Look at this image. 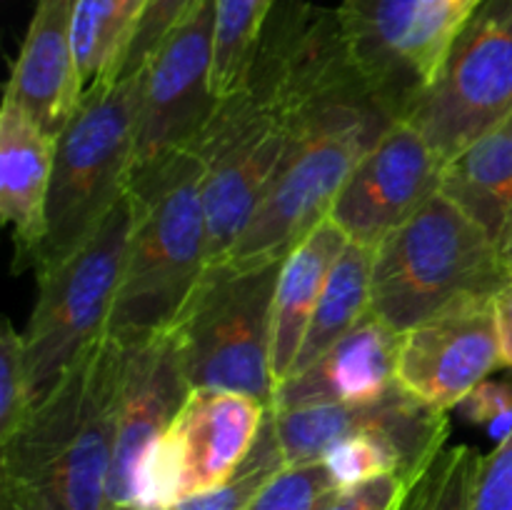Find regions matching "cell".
<instances>
[{"mask_svg":"<svg viewBox=\"0 0 512 510\" xmlns=\"http://www.w3.org/2000/svg\"><path fill=\"white\" fill-rule=\"evenodd\" d=\"M128 350L90 345L0 443V503L13 510H113L108 500Z\"/></svg>","mask_w":512,"mask_h":510,"instance_id":"cell-1","label":"cell"},{"mask_svg":"<svg viewBox=\"0 0 512 510\" xmlns=\"http://www.w3.org/2000/svg\"><path fill=\"white\" fill-rule=\"evenodd\" d=\"M295 98L278 33L265 23L243 83L220 98L213 118L190 145L203 165L208 265L220 263L253 218L278 173L293 130Z\"/></svg>","mask_w":512,"mask_h":510,"instance_id":"cell-2","label":"cell"},{"mask_svg":"<svg viewBox=\"0 0 512 510\" xmlns=\"http://www.w3.org/2000/svg\"><path fill=\"white\" fill-rule=\"evenodd\" d=\"M203 165L190 150L130 180L133 233L108 335L123 345L168 330L208 268Z\"/></svg>","mask_w":512,"mask_h":510,"instance_id":"cell-3","label":"cell"},{"mask_svg":"<svg viewBox=\"0 0 512 510\" xmlns=\"http://www.w3.org/2000/svg\"><path fill=\"white\" fill-rule=\"evenodd\" d=\"M393 123L373 93L330 100L303 113L278 173L225 260L258 265L288 258L330 218L345 180Z\"/></svg>","mask_w":512,"mask_h":510,"instance_id":"cell-4","label":"cell"},{"mask_svg":"<svg viewBox=\"0 0 512 510\" xmlns=\"http://www.w3.org/2000/svg\"><path fill=\"white\" fill-rule=\"evenodd\" d=\"M512 280L500 243L445 193L385 235L373 255V310L395 330L480 298Z\"/></svg>","mask_w":512,"mask_h":510,"instance_id":"cell-5","label":"cell"},{"mask_svg":"<svg viewBox=\"0 0 512 510\" xmlns=\"http://www.w3.org/2000/svg\"><path fill=\"white\" fill-rule=\"evenodd\" d=\"M283 260L210 263L168 333L190 390H230L273 408V298Z\"/></svg>","mask_w":512,"mask_h":510,"instance_id":"cell-6","label":"cell"},{"mask_svg":"<svg viewBox=\"0 0 512 510\" xmlns=\"http://www.w3.org/2000/svg\"><path fill=\"white\" fill-rule=\"evenodd\" d=\"M140 85L138 73L90 88L55 140L48 228L30 268L35 275L73 255L130 193Z\"/></svg>","mask_w":512,"mask_h":510,"instance_id":"cell-7","label":"cell"},{"mask_svg":"<svg viewBox=\"0 0 512 510\" xmlns=\"http://www.w3.org/2000/svg\"><path fill=\"white\" fill-rule=\"evenodd\" d=\"M133 218V195L128 193L73 255L35 275L38 300L23 330L33 405L63 380L90 345L108 335Z\"/></svg>","mask_w":512,"mask_h":510,"instance_id":"cell-8","label":"cell"},{"mask_svg":"<svg viewBox=\"0 0 512 510\" xmlns=\"http://www.w3.org/2000/svg\"><path fill=\"white\" fill-rule=\"evenodd\" d=\"M480 0H343L338 8L350 55L395 120L433 88L455 35Z\"/></svg>","mask_w":512,"mask_h":510,"instance_id":"cell-9","label":"cell"},{"mask_svg":"<svg viewBox=\"0 0 512 510\" xmlns=\"http://www.w3.org/2000/svg\"><path fill=\"white\" fill-rule=\"evenodd\" d=\"M512 113V0H480L408 123L448 163Z\"/></svg>","mask_w":512,"mask_h":510,"instance_id":"cell-10","label":"cell"},{"mask_svg":"<svg viewBox=\"0 0 512 510\" xmlns=\"http://www.w3.org/2000/svg\"><path fill=\"white\" fill-rule=\"evenodd\" d=\"M270 405L230 390H193L150 448L130 510H173L223 485L248 458Z\"/></svg>","mask_w":512,"mask_h":510,"instance_id":"cell-11","label":"cell"},{"mask_svg":"<svg viewBox=\"0 0 512 510\" xmlns=\"http://www.w3.org/2000/svg\"><path fill=\"white\" fill-rule=\"evenodd\" d=\"M215 0H203L140 70L138 123L130 180L190 150L220 98L213 90Z\"/></svg>","mask_w":512,"mask_h":510,"instance_id":"cell-12","label":"cell"},{"mask_svg":"<svg viewBox=\"0 0 512 510\" xmlns=\"http://www.w3.org/2000/svg\"><path fill=\"white\" fill-rule=\"evenodd\" d=\"M273 423L288 465L323 460L343 438L360 430H380L398 448L408 483L428 468L450 435L448 410L425 403L400 383L368 403H315L273 410Z\"/></svg>","mask_w":512,"mask_h":510,"instance_id":"cell-13","label":"cell"},{"mask_svg":"<svg viewBox=\"0 0 512 510\" xmlns=\"http://www.w3.org/2000/svg\"><path fill=\"white\" fill-rule=\"evenodd\" d=\"M445 160L408 120H395L345 180L330 220L360 245H375L443 193Z\"/></svg>","mask_w":512,"mask_h":510,"instance_id":"cell-14","label":"cell"},{"mask_svg":"<svg viewBox=\"0 0 512 510\" xmlns=\"http://www.w3.org/2000/svg\"><path fill=\"white\" fill-rule=\"evenodd\" d=\"M503 365L495 298H480L405 330L398 383L425 403L450 410Z\"/></svg>","mask_w":512,"mask_h":510,"instance_id":"cell-15","label":"cell"},{"mask_svg":"<svg viewBox=\"0 0 512 510\" xmlns=\"http://www.w3.org/2000/svg\"><path fill=\"white\" fill-rule=\"evenodd\" d=\"M125 378L118 410V443L110 473V508H133L135 485L158 443L193 393L168 330L125 345Z\"/></svg>","mask_w":512,"mask_h":510,"instance_id":"cell-16","label":"cell"},{"mask_svg":"<svg viewBox=\"0 0 512 510\" xmlns=\"http://www.w3.org/2000/svg\"><path fill=\"white\" fill-rule=\"evenodd\" d=\"M403 333L370 310L313 365L275 385L273 410L315 403H368L398 385Z\"/></svg>","mask_w":512,"mask_h":510,"instance_id":"cell-17","label":"cell"},{"mask_svg":"<svg viewBox=\"0 0 512 510\" xmlns=\"http://www.w3.org/2000/svg\"><path fill=\"white\" fill-rule=\"evenodd\" d=\"M75 0H38L20 53L10 70L5 98L23 105L58 138L85 98L73 45Z\"/></svg>","mask_w":512,"mask_h":510,"instance_id":"cell-18","label":"cell"},{"mask_svg":"<svg viewBox=\"0 0 512 510\" xmlns=\"http://www.w3.org/2000/svg\"><path fill=\"white\" fill-rule=\"evenodd\" d=\"M50 135L23 105L5 98L0 105V215L15 240L13 270L33 268L48 228V195L55 163Z\"/></svg>","mask_w":512,"mask_h":510,"instance_id":"cell-19","label":"cell"},{"mask_svg":"<svg viewBox=\"0 0 512 510\" xmlns=\"http://www.w3.org/2000/svg\"><path fill=\"white\" fill-rule=\"evenodd\" d=\"M348 235L333 223H320L283 260L273 298V378L283 383L293 370L330 270L343 255Z\"/></svg>","mask_w":512,"mask_h":510,"instance_id":"cell-20","label":"cell"},{"mask_svg":"<svg viewBox=\"0 0 512 510\" xmlns=\"http://www.w3.org/2000/svg\"><path fill=\"white\" fill-rule=\"evenodd\" d=\"M443 193L500 243L512 210V113L445 163Z\"/></svg>","mask_w":512,"mask_h":510,"instance_id":"cell-21","label":"cell"},{"mask_svg":"<svg viewBox=\"0 0 512 510\" xmlns=\"http://www.w3.org/2000/svg\"><path fill=\"white\" fill-rule=\"evenodd\" d=\"M373 255L375 248L350 240L330 270L320 303L305 333L290 375L313 365L373 310ZM288 375V378H290Z\"/></svg>","mask_w":512,"mask_h":510,"instance_id":"cell-22","label":"cell"},{"mask_svg":"<svg viewBox=\"0 0 512 510\" xmlns=\"http://www.w3.org/2000/svg\"><path fill=\"white\" fill-rule=\"evenodd\" d=\"M148 0H75L73 45L85 93L120 78Z\"/></svg>","mask_w":512,"mask_h":510,"instance_id":"cell-23","label":"cell"},{"mask_svg":"<svg viewBox=\"0 0 512 510\" xmlns=\"http://www.w3.org/2000/svg\"><path fill=\"white\" fill-rule=\"evenodd\" d=\"M275 3L278 0H215L213 90L218 98L243 83Z\"/></svg>","mask_w":512,"mask_h":510,"instance_id":"cell-24","label":"cell"},{"mask_svg":"<svg viewBox=\"0 0 512 510\" xmlns=\"http://www.w3.org/2000/svg\"><path fill=\"white\" fill-rule=\"evenodd\" d=\"M480 458L470 445H445L410 483L400 510H470Z\"/></svg>","mask_w":512,"mask_h":510,"instance_id":"cell-25","label":"cell"},{"mask_svg":"<svg viewBox=\"0 0 512 510\" xmlns=\"http://www.w3.org/2000/svg\"><path fill=\"white\" fill-rule=\"evenodd\" d=\"M285 465L288 463H285L283 448H280L278 433H275L273 408H270L253 450L238 465V470L223 485L185 498L173 510H248L260 490L268 485V480Z\"/></svg>","mask_w":512,"mask_h":510,"instance_id":"cell-26","label":"cell"},{"mask_svg":"<svg viewBox=\"0 0 512 510\" xmlns=\"http://www.w3.org/2000/svg\"><path fill=\"white\" fill-rule=\"evenodd\" d=\"M323 463L333 478L335 488H353L380 475H403V460L393 440L380 430H360L343 438L323 455Z\"/></svg>","mask_w":512,"mask_h":510,"instance_id":"cell-27","label":"cell"},{"mask_svg":"<svg viewBox=\"0 0 512 510\" xmlns=\"http://www.w3.org/2000/svg\"><path fill=\"white\" fill-rule=\"evenodd\" d=\"M323 460L300 465H285L268 480L248 510H320L335 493Z\"/></svg>","mask_w":512,"mask_h":510,"instance_id":"cell-28","label":"cell"},{"mask_svg":"<svg viewBox=\"0 0 512 510\" xmlns=\"http://www.w3.org/2000/svg\"><path fill=\"white\" fill-rule=\"evenodd\" d=\"M33 408L25 370L23 333L13 328L10 320L3 323L0 335V443L18 430L25 415Z\"/></svg>","mask_w":512,"mask_h":510,"instance_id":"cell-29","label":"cell"},{"mask_svg":"<svg viewBox=\"0 0 512 510\" xmlns=\"http://www.w3.org/2000/svg\"><path fill=\"white\" fill-rule=\"evenodd\" d=\"M203 0H148V8H145L143 18H140L138 30L133 35V43H130L128 58H125L123 70H120V78H130V75H138L145 68L150 58L155 55V50L163 45V40L193 13ZM118 78V80H120Z\"/></svg>","mask_w":512,"mask_h":510,"instance_id":"cell-30","label":"cell"},{"mask_svg":"<svg viewBox=\"0 0 512 510\" xmlns=\"http://www.w3.org/2000/svg\"><path fill=\"white\" fill-rule=\"evenodd\" d=\"M458 410L468 423L483 425L495 443H503L512 433V383L483 380L460 400Z\"/></svg>","mask_w":512,"mask_h":510,"instance_id":"cell-31","label":"cell"},{"mask_svg":"<svg viewBox=\"0 0 512 510\" xmlns=\"http://www.w3.org/2000/svg\"><path fill=\"white\" fill-rule=\"evenodd\" d=\"M470 510H512V433L480 458Z\"/></svg>","mask_w":512,"mask_h":510,"instance_id":"cell-32","label":"cell"},{"mask_svg":"<svg viewBox=\"0 0 512 510\" xmlns=\"http://www.w3.org/2000/svg\"><path fill=\"white\" fill-rule=\"evenodd\" d=\"M410 483L398 473L335 490L320 510H400Z\"/></svg>","mask_w":512,"mask_h":510,"instance_id":"cell-33","label":"cell"},{"mask_svg":"<svg viewBox=\"0 0 512 510\" xmlns=\"http://www.w3.org/2000/svg\"><path fill=\"white\" fill-rule=\"evenodd\" d=\"M495 318H498L503 360L508 368H512V280L495 295Z\"/></svg>","mask_w":512,"mask_h":510,"instance_id":"cell-34","label":"cell"},{"mask_svg":"<svg viewBox=\"0 0 512 510\" xmlns=\"http://www.w3.org/2000/svg\"><path fill=\"white\" fill-rule=\"evenodd\" d=\"M500 250H503L505 260L510 263V260H512V210L508 215V223H505L503 233H500Z\"/></svg>","mask_w":512,"mask_h":510,"instance_id":"cell-35","label":"cell"},{"mask_svg":"<svg viewBox=\"0 0 512 510\" xmlns=\"http://www.w3.org/2000/svg\"><path fill=\"white\" fill-rule=\"evenodd\" d=\"M0 510H13V508H8V505H3V503H0Z\"/></svg>","mask_w":512,"mask_h":510,"instance_id":"cell-36","label":"cell"},{"mask_svg":"<svg viewBox=\"0 0 512 510\" xmlns=\"http://www.w3.org/2000/svg\"><path fill=\"white\" fill-rule=\"evenodd\" d=\"M508 268H510V273H512V260H510V263H508Z\"/></svg>","mask_w":512,"mask_h":510,"instance_id":"cell-37","label":"cell"},{"mask_svg":"<svg viewBox=\"0 0 512 510\" xmlns=\"http://www.w3.org/2000/svg\"><path fill=\"white\" fill-rule=\"evenodd\" d=\"M118 510H130V508H118Z\"/></svg>","mask_w":512,"mask_h":510,"instance_id":"cell-38","label":"cell"}]
</instances>
